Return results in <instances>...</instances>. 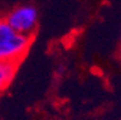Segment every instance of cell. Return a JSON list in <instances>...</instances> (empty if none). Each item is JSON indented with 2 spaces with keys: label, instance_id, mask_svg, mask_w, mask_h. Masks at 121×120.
<instances>
[{
  "label": "cell",
  "instance_id": "1",
  "mask_svg": "<svg viewBox=\"0 0 121 120\" xmlns=\"http://www.w3.org/2000/svg\"><path fill=\"white\" fill-rule=\"evenodd\" d=\"M29 46V35L16 31L5 19L0 21V60L17 64L26 53Z\"/></svg>",
  "mask_w": 121,
  "mask_h": 120
},
{
  "label": "cell",
  "instance_id": "2",
  "mask_svg": "<svg viewBox=\"0 0 121 120\" xmlns=\"http://www.w3.org/2000/svg\"><path fill=\"white\" fill-rule=\"evenodd\" d=\"M37 10L31 5H23L12 10L5 21L16 31L30 36L37 25Z\"/></svg>",
  "mask_w": 121,
  "mask_h": 120
},
{
  "label": "cell",
  "instance_id": "3",
  "mask_svg": "<svg viewBox=\"0 0 121 120\" xmlns=\"http://www.w3.org/2000/svg\"><path fill=\"white\" fill-rule=\"evenodd\" d=\"M17 70V64L0 60V93H3L12 82Z\"/></svg>",
  "mask_w": 121,
  "mask_h": 120
}]
</instances>
